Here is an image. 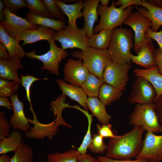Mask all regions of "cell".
<instances>
[{"label":"cell","mask_w":162,"mask_h":162,"mask_svg":"<svg viewBox=\"0 0 162 162\" xmlns=\"http://www.w3.org/2000/svg\"><path fill=\"white\" fill-rule=\"evenodd\" d=\"M56 82L62 91V94L76 101L85 110L88 111V109L87 105L88 98L81 87L68 83L61 79L57 80Z\"/></svg>","instance_id":"ffe728a7"},{"label":"cell","mask_w":162,"mask_h":162,"mask_svg":"<svg viewBox=\"0 0 162 162\" xmlns=\"http://www.w3.org/2000/svg\"><path fill=\"white\" fill-rule=\"evenodd\" d=\"M0 106L5 107L8 110H12V104L7 97H0Z\"/></svg>","instance_id":"681fc988"},{"label":"cell","mask_w":162,"mask_h":162,"mask_svg":"<svg viewBox=\"0 0 162 162\" xmlns=\"http://www.w3.org/2000/svg\"><path fill=\"white\" fill-rule=\"evenodd\" d=\"M3 13L5 19L0 22V25L9 35L17 40L26 30L37 29L39 27L31 24L26 18H23L12 13L6 8L4 9Z\"/></svg>","instance_id":"7c38bea8"},{"label":"cell","mask_w":162,"mask_h":162,"mask_svg":"<svg viewBox=\"0 0 162 162\" xmlns=\"http://www.w3.org/2000/svg\"><path fill=\"white\" fill-rule=\"evenodd\" d=\"M3 2L6 8L15 14L18 12L19 9L27 7L26 2L23 0H4Z\"/></svg>","instance_id":"ab89813d"},{"label":"cell","mask_w":162,"mask_h":162,"mask_svg":"<svg viewBox=\"0 0 162 162\" xmlns=\"http://www.w3.org/2000/svg\"><path fill=\"white\" fill-rule=\"evenodd\" d=\"M28 121L33 124L34 126L30 128L26 134L25 136L32 139H43L47 137L51 140L56 135V132L59 126L55 120L47 124L40 123L38 120L37 118H34L33 120L28 119Z\"/></svg>","instance_id":"9a60e30c"},{"label":"cell","mask_w":162,"mask_h":162,"mask_svg":"<svg viewBox=\"0 0 162 162\" xmlns=\"http://www.w3.org/2000/svg\"><path fill=\"white\" fill-rule=\"evenodd\" d=\"M42 1L47 10L49 17L64 21L66 20L64 14L56 4L55 0H43Z\"/></svg>","instance_id":"e575fe53"},{"label":"cell","mask_w":162,"mask_h":162,"mask_svg":"<svg viewBox=\"0 0 162 162\" xmlns=\"http://www.w3.org/2000/svg\"><path fill=\"white\" fill-rule=\"evenodd\" d=\"M101 4V5L104 7H107L110 1L109 0H99Z\"/></svg>","instance_id":"11a10c76"},{"label":"cell","mask_w":162,"mask_h":162,"mask_svg":"<svg viewBox=\"0 0 162 162\" xmlns=\"http://www.w3.org/2000/svg\"><path fill=\"white\" fill-rule=\"evenodd\" d=\"M6 49L1 42H0V57L4 59L10 58V57L6 51Z\"/></svg>","instance_id":"f907efd6"},{"label":"cell","mask_w":162,"mask_h":162,"mask_svg":"<svg viewBox=\"0 0 162 162\" xmlns=\"http://www.w3.org/2000/svg\"><path fill=\"white\" fill-rule=\"evenodd\" d=\"M26 17L28 21L32 24L44 26L56 32L62 30L66 26L64 21L40 16L30 12L26 14Z\"/></svg>","instance_id":"d4e9b609"},{"label":"cell","mask_w":162,"mask_h":162,"mask_svg":"<svg viewBox=\"0 0 162 162\" xmlns=\"http://www.w3.org/2000/svg\"><path fill=\"white\" fill-rule=\"evenodd\" d=\"M113 30H103L98 33L94 34L88 38L90 46L99 50L107 49L110 42Z\"/></svg>","instance_id":"83f0119b"},{"label":"cell","mask_w":162,"mask_h":162,"mask_svg":"<svg viewBox=\"0 0 162 162\" xmlns=\"http://www.w3.org/2000/svg\"><path fill=\"white\" fill-rule=\"evenodd\" d=\"M131 89L128 98L130 103H154L157 98L156 92L152 84L145 78L137 76L132 85Z\"/></svg>","instance_id":"30bf717a"},{"label":"cell","mask_w":162,"mask_h":162,"mask_svg":"<svg viewBox=\"0 0 162 162\" xmlns=\"http://www.w3.org/2000/svg\"><path fill=\"white\" fill-rule=\"evenodd\" d=\"M5 112H0V140L10 135V124L5 117Z\"/></svg>","instance_id":"60d3db41"},{"label":"cell","mask_w":162,"mask_h":162,"mask_svg":"<svg viewBox=\"0 0 162 162\" xmlns=\"http://www.w3.org/2000/svg\"><path fill=\"white\" fill-rule=\"evenodd\" d=\"M140 0H118L116 2L115 6H120L119 8L122 9L124 10L128 7L134 5L141 6Z\"/></svg>","instance_id":"ee69618b"},{"label":"cell","mask_w":162,"mask_h":162,"mask_svg":"<svg viewBox=\"0 0 162 162\" xmlns=\"http://www.w3.org/2000/svg\"><path fill=\"white\" fill-rule=\"evenodd\" d=\"M4 4L2 1L0 0V22L4 21L5 18L3 13V10L4 9Z\"/></svg>","instance_id":"816d5d0a"},{"label":"cell","mask_w":162,"mask_h":162,"mask_svg":"<svg viewBox=\"0 0 162 162\" xmlns=\"http://www.w3.org/2000/svg\"><path fill=\"white\" fill-rule=\"evenodd\" d=\"M20 76L21 79V84L26 91V98L30 104V110L31 111L33 115H34L35 114V113L33 110L30 95L31 87L34 82L41 80H47V78L39 79L28 74H26V76H23L20 74Z\"/></svg>","instance_id":"f35d334b"},{"label":"cell","mask_w":162,"mask_h":162,"mask_svg":"<svg viewBox=\"0 0 162 162\" xmlns=\"http://www.w3.org/2000/svg\"><path fill=\"white\" fill-rule=\"evenodd\" d=\"M145 131L141 127L134 126L132 130L122 135L110 138L105 156L120 160L136 158L142 147V135Z\"/></svg>","instance_id":"6da1fadb"},{"label":"cell","mask_w":162,"mask_h":162,"mask_svg":"<svg viewBox=\"0 0 162 162\" xmlns=\"http://www.w3.org/2000/svg\"><path fill=\"white\" fill-rule=\"evenodd\" d=\"M87 106L92 114L102 124L109 123L111 116L107 112L105 106L97 97H89L87 101Z\"/></svg>","instance_id":"484cf974"},{"label":"cell","mask_w":162,"mask_h":162,"mask_svg":"<svg viewBox=\"0 0 162 162\" xmlns=\"http://www.w3.org/2000/svg\"><path fill=\"white\" fill-rule=\"evenodd\" d=\"M129 124L133 126H140L147 132L162 133L156 112L154 103L136 104L129 116Z\"/></svg>","instance_id":"5b68a950"},{"label":"cell","mask_w":162,"mask_h":162,"mask_svg":"<svg viewBox=\"0 0 162 162\" xmlns=\"http://www.w3.org/2000/svg\"><path fill=\"white\" fill-rule=\"evenodd\" d=\"M71 56L82 59L89 73L100 78H103L107 64L112 62L107 49L101 50L90 47L83 50L74 51Z\"/></svg>","instance_id":"3957f363"},{"label":"cell","mask_w":162,"mask_h":162,"mask_svg":"<svg viewBox=\"0 0 162 162\" xmlns=\"http://www.w3.org/2000/svg\"><path fill=\"white\" fill-rule=\"evenodd\" d=\"M98 160L91 155L87 154H80L78 162H98Z\"/></svg>","instance_id":"c3c4849f"},{"label":"cell","mask_w":162,"mask_h":162,"mask_svg":"<svg viewBox=\"0 0 162 162\" xmlns=\"http://www.w3.org/2000/svg\"><path fill=\"white\" fill-rule=\"evenodd\" d=\"M148 159L149 162L162 161V134L147 132L141 150L136 159Z\"/></svg>","instance_id":"8fae6325"},{"label":"cell","mask_w":162,"mask_h":162,"mask_svg":"<svg viewBox=\"0 0 162 162\" xmlns=\"http://www.w3.org/2000/svg\"><path fill=\"white\" fill-rule=\"evenodd\" d=\"M98 162H102V161H99L98 160Z\"/></svg>","instance_id":"9f6ffc18"},{"label":"cell","mask_w":162,"mask_h":162,"mask_svg":"<svg viewBox=\"0 0 162 162\" xmlns=\"http://www.w3.org/2000/svg\"><path fill=\"white\" fill-rule=\"evenodd\" d=\"M0 40L5 47L11 58L18 57L22 59L25 52L17 40L9 35L2 26L0 25Z\"/></svg>","instance_id":"603a6c76"},{"label":"cell","mask_w":162,"mask_h":162,"mask_svg":"<svg viewBox=\"0 0 162 162\" xmlns=\"http://www.w3.org/2000/svg\"><path fill=\"white\" fill-rule=\"evenodd\" d=\"M30 13L34 14L49 17L47 10L42 0H25Z\"/></svg>","instance_id":"d590c367"},{"label":"cell","mask_w":162,"mask_h":162,"mask_svg":"<svg viewBox=\"0 0 162 162\" xmlns=\"http://www.w3.org/2000/svg\"><path fill=\"white\" fill-rule=\"evenodd\" d=\"M104 138L98 134H93L88 148L95 153H103L105 152L107 146L104 142Z\"/></svg>","instance_id":"74e56055"},{"label":"cell","mask_w":162,"mask_h":162,"mask_svg":"<svg viewBox=\"0 0 162 162\" xmlns=\"http://www.w3.org/2000/svg\"><path fill=\"white\" fill-rule=\"evenodd\" d=\"M112 125L109 123L106 124H102V125L97 124V129L98 130L97 134L103 138L116 137L118 136L115 135L113 133L112 130Z\"/></svg>","instance_id":"b9f144b4"},{"label":"cell","mask_w":162,"mask_h":162,"mask_svg":"<svg viewBox=\"0 0 162 162\" xmlns=\"http://www.w3.org/2000/svg\"><path fill=\"white\" fill-rule=\"evenodd\" d=\"M64 80L75 86L81 87L90 73L81 59L67 60L64 64Z\"/></svg>","instance_id":"4fadbf2b"},{"label":"cell","mask_w":162,"mask_h":162,"mask_svg":"<svg viewBox=\"0 0 162 162\" xmlns=\"http://www.w3.org/2000/svg\"><path fill=\"white\" fill-rule=\"evenodd\" d=\"M131 67V63L118 64L109 62L104 73V83L120 91H124L128 81V73Z\"/></svg>","instance_id":"9c48e42d"},{"label":"cell","mask_w":162,"mask_h":162,"mask_svg":"<svg viewBox=\"0 0 162 162\" xmlns=\"http://www.w3.org/2000/svg\"><path fill=\"white\" fill-rule=\"evenodd\" d=\"M21 132L18 130L13 131L10 135L3 138L0 141V154H6L10 152H15L22 142Z\"/></svg>","instance_id":"4316f807"},{"label":"cell","mask_w":162,"mask_h":162,"mask_svg":"<svg viewBox=\"0 0 162 162\" xmlns=\"http://www.w3.org/2000/svg\"><path fill=\"white\" fill-rule=\"evenodd\" d=\"M99 0H86L84 1L83 16L85 22L83 28L87 36L89 38L94 34V26L98 20L97 9Z\"/></svg>","instance_id":"2e32d148"},{"label":"cell","mask_w":162,"mask_h":162,"mask_svg":"<svg viewBox=\"0 0 162 162\" xmlns=\"http://www.w3.org/2000/svg\"><path fill=\"white\" fill-rule=\"evenodd\" d=\"M53 38L60 43L62 48H76L83 50L90 47L88 38L83 28L68 26L62 30L56 32Z\"/></svg>","instance_id":"52a82bcc"},{"label":"cell","mask_w":162,"mask_h":162,"mask_svg":"<svg viewBox=\"0 0 162 162\" xmlns=\"http://www.w3.org/2000/svg\"><path fill=\"white\" fill-rule=\"evenodd\" d=\"M56 32L45 27L39 26L37 29L27 30L22 33L17 39L18 42L23 41L22 46L45 40L48 41L53 38Z\"/></svg>","instance_id":"d6986e66"},{"label":"cell","mask_w":162,"mask_h":162,"mask_svg":"<svg viewBox=\"0 0 162 162\" xmlns=\"http://www.w3.org/2000/svg\"><path fill=\"white\" fill-rule=\"evenodd\" d=\"M134 72L135 75L145 78L152 85L157 94L155 102L162 94V75L159 72L157 65H155L148 69L136 68Z\"/></svg>","instance_id":"7402d4cb"},{"label":"cell","mask_w":162,"mask_h":162,"mask_svg":"<svg viewBox=\"0 0 162 162\" xmlns=\"http://www.w3.org/2000/svg\"><path fill=\"white\" fill-rule=\"evenodd\" d=\"M148 1L150 3L156 6H162V0H148Z\"/></svg>","instance_id":"db71d44e"},{"label":"cell","mask_w":162,"mask_h":162,"mask_svg":"<svg viewBox=\"0 0 162 162\" xmlns=\"http://www.w3.org/2000/svg\"><path fill=\"white\" fill-rule=\"evenodd\" d=\"M123 24L130 26L134 32V50L136 53L143 45L152 43V39L145 36L146 31L152 27V24L148 19L138 11L132 13Z\"/></svg>","instance_id":"ba28073f"},{"label":"cell","mask_w":162,"mask_h":162,"mask_svg":"<svg viewBox=\"0 0 162 162\" xmlns=\"http://www.w3.org/2000/svg\"><path fill=\"white\" fill-rule=\"evenodd\" d=\"M98 160L103 162H149L148 159H136L132 160H120L109 158L105 156H98L97 157Z\"/></svg>","instance_id":"f6af8a7d"},{"label":"cell","mask_w":162,"mask_h":162,"mask_svg":"<svg viewBox=\"0 0 162 162\" xmlns=\"http://www.w3.org/2000/svg\"><path fill=\"white\" fill-rule=\"evenodd\" d=\"M80 154L74 148L64 153L56 152L47 156V162H78Z\"/></svg>","instance_id":"4dcf8cb0"},{"label":"cell","mask_w":162,"mask_h":162,"mask_svg":"<svg viewBox=\"0 0 162 162\" xmlns=\"http://www.w3.org/2000/svg\"><path fill=\"white\" fill-rule=\"evenodd\" d=\"M112 1L109 7H104L99 4L97 9L98 16H100L99 23L94 28V33H98L105 29H113L118 26L121 27L124 21L132 13L134 8L130 6L125 10L116 8Z\"/></svg>","instance_id":"277c9868"},{"label":"cell","mask_w":162,"mask_h":162,"mask_svg":"<svg viewBox=\"0 0 162 162\" xmlns=\"http://www.w3.org/2000/svg\"><path fill=\"white\" fill-rule=\"evenodd\" d=\"M154 46L152 43L142 46L135 56L131 53L130 57L131 62L145 69L156 65L154 58Z\"/></svg>","instance_id":"44dd1931"},{"label":"cell","mask_w":162,"mask_h":162,"mask_svg":"<svg viewBox=\"0 0 162 162\" xmlns=\"http://www.w3.org/2000/svg\"><path fill=\"white\" fill-rule=\"evenodd\" d=\"M33 155L32 149L22 141L10 158V162H34Z\"/></svg>","instance_id":"1f68e13d"},{"label":"cell","mask_w":162,"mask_h":162,"mask_svg":"<svg viewBox=\"0 0 162 162\" xmlns=\"http://www.w3.org/2000/svg\"><path fill=\"white\" fill-rule=\"evenodd\" d=\"M122 96V91L108 84L104 83L100 88L98 97L105 106H108L120 99Z\"/></svg>","instance_id":"f1b7e54d"},{"label":"cell","mask_w":162,"mask_h":162,"mask_svg":"<svg viewBox=\"0 0 162 162\" xmlns=\"http://www.w3.org/2000/svg\"><path fill=\"white\" fill-rule=\"evenodd\" d=\"M56 4L61 8L68 18L69 27H77L76 20L83 16L81 10L83 8V1H80L76 3L68 4L58 0H55Z\"/></svg>","instance_id":"cb8c5ba5"},{"label":"cell","mask_w":162,"mask_h":162,"mask_svg":"<svg viewBox=\"0 0 162 162\" xmlns=\"http://www.w3.org/2000/svg\"><path fill=\"white\" fill-rule=\"evenodd\" d=\"M133 34L125 28L113 29L110 42L107 49L112 62L123 64L131 63L130 50L134 46Z\"/></svg>","instance_id":"7a4b0ae2"},{"label":"cell","mask_w":162,"mask_h":162,"mask_svg":"<svg viewBox=\"0 0 162 162\" xmlns=\"http://www.w3.org/2000/svg\"><path fill=\"white\" fill-rule=\"evenodd\" d=\"M82 112L86 116L88 121V127L87 132L81 145L77 148V150L80 154H86L87 149L92 140L91 126L92 120V115L89 114L87 111L84 110Z\"/></svg>","instance_id":"8d00e7d4"},{"label":"cell","mask_w":162,"mask_h":162,"mask_svg":"<svg viewBox=\"0 0 162 162\" xmlns=\"http://www.w3.org/2000/svg\"><path fill=\"white\" fill-rule=\"evenodd\" d=\"M145 36L155 40L159 45V48L162 52V29L158 32H155L149 28L146 31Z\"/></svg>","instance_id":"7bdbcfd3"},{"label":"cell","mask_w":162,"mask_h":162,"mask_svg":"<svg viewBox=\"0 0 162 162\" xmlns=\"http://www.w3.org/2000/svg\"><path fill=\"white\" fill-rule=\"evenodd\" d=\"M10 158L6 154H2L0 156V162H10Z\"/></svg>","instance_id":"f5cc1de1"},{"label":"cell","mask_w":162,"mask_h":162,"mask_svg":"<svg viewBox=\"0 0 162 162\" xmlns=\"http://www.w3.org/2000/svg\"><path fill=\"white\" fill-rule=\"evenodd\" d=\"M10 99L13 110V114L9 119L10 125L14 129H19L26 134L31 128L28 119L24 114L23 103L20 101L16 93L11 96Z\"/></svg>","instance_id":"5bb4252c"},{"label":"cell","mask_w":162,"mask_h":162,"mask_svg":"<svg viewBox=\"0 0 162 162\" xmlns=\"http://www.w3.org/2000/svg\"><path fill=\"white\" fill-rule=\"evenodd\" d=\"M154 58L158 66L159 72L162 75V52L159 48L154 50Z\"/></svg>","instance_id":"7dc6e473"},{"label":"cell","mask_w":162,"mask_h":162,"mask_svg":"<svg viewBox=\"0 0 162 162\" xmlns=\"http://www.w3.org/2000/svg\"><path fill=\"white\" fill-rule=\"evenodd\" d=\"M154 105L158 122L162 127V94L155 102Z\"/></svg>","instance_id":"bcb514c9"},{"label":"cell","mask_w":162,"mask_h":162,"mask_svg":"<svg viewBox=\"0 0 162 162\" xmlns=\"http://www.w3.org/2000/svg\"><path fill=\"white\" fill-rule=\"evenodd\" d=\"M104 83L103 78H99L89 73L81 87L89 97H97L100 88Z\"/></svg>","instance_id":"f546056e"},{"label":"cell","mask_w":162,"mask_h":162,"mask_svg":"<svg viewBox=\"0 0 162 162\" xmlns=\"http://www.w3.org/2000/svg\"><path fill=\"white\" fill-rule=\"evenodd\" d=\"M140 4L141 6L143 7L139 8L136 6L134 7L151 21L152 25V30L157 32L162 26V6H156L145 0H141Z\"/></svg>","instance_id":"ac0fdd59"},{"label":"cell","mask_w":162,"mask_h":162,"mask_svg":"<svg viewBox=\"0 0 162 162\" xmlns=\"http://www.w3.org/2000/svg\"><path fill=\"white\" fill-rule=\"evenodd\" d=\"M53 38L48 40L50 49L46 53L41 55L35 54V50L26 52L25 56L33 59H36L41 61L43 65L41 67L42 70H48L50 74L59 75V64L62 61L68 56V52L62 47H58Z\"/></svg>","instance_id":"8992f818"},{"label":"cell","mask_w":162,"mask_h":162,"mask_svg":"<svg viewBox=\"0 0 162 162\" xmlns=\"http://www.w3.org/2000/svg\"><path fill=\"white\" fill-rule=\"evenodd\" d=\"M19 84L15 81L2 78L0 79V96L10 97L17 92L19 88Z\"/></svg>","instance_id":"836d02e7"},{"label":"cell","mask_w":162,"mask_h":162,"mask_svg":"<svg viewBox=\"0 0 162 162\" xmlns=\"http://www.w3.org/2000/svg\"><path fill=\"white\" fill-rule=\"evenodd\" d=\"M21 59L18 57L4 59L0 58V78L21 84L18 70L22 69Z\"/></svg>","instance_id":"e0dca14e"},{"label":"cell","mask_w":162,"mask_h":162,"mask_svg":"<svg viewBox=\"0 0 162 162\" xmlns=\"http://www.w3.org/2000/svg\"><path fill=\"white\" fill-rule=\"evenodd\" d=\"M66 96L62 94L58 97L55 100H52L50 104V110L54 114V116H56V119L61 120L63 118L62 112L64 109L66 107H72L68 103H65Z\"/></svg>","instance_id":"d6a6232c"}]
</instances>
